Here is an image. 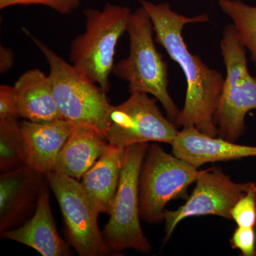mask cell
<instances>
[{
    "label": "cell",
    "instance_id": "ffe728a7",
    "mask_svg": "<svg viewBox=\"0 0 256 256\" xmlns=\"http://www.w3.org/2000/svg\"><path fill=\"white\" fill-rule=\"evenodd\" d=\"M232 220L240 227L255 228L256 226V184L252 188L235 204L232 212Z\"/></svg>",
    "mask_w": 256,
    "mask_h": 256
},
{
    "label": "cell",
    "instance_id": "ac0fdd59",
    "mask_svg": "<svg viewBox=\"0 0 256 256\" xmlns=\"http://www.w3.org/2000/svg\"><path fill=\"white\" fill-rule=\"evenodd\" d=\"M220 10L232 21L240 41L250 53L256 66V6L242 0H220Z\"/></svg>",
    "mask_w": 256,
    "mask_h": 256
},
{
    "label": "cell",
    "instance_id": "4fadbf2b",
    "mask_svg": "<svg viewBox=\"0 0 256 256\" xmlns=\"http://www.w3.org/2000/svg\"><path fill=\"white\" fill-rule=\"evenodd\" d=\"M47 181L42 188L36 210L30 220L21 226L1 233V238L9 239L32 248L43 256L72 255L68 242L60 238L50 210Z\"/></svg>",
    "mask_w": 256,
    "mask_h": 256
},
{
    "label": "cell",
    "instance_id": "30bf717a",
    "mask_svg": "<svg viewBox=\"0 0 256 256\" xmlns=\"http://www.w3.org/2000/svg\"><path fill=\"white\" fill-rule=\"evenodd\" d=\"M195 183L183 205L176 210H165L163 244L170 240L178 224L188 217L212 215L232 220V208L254 184L235 182L220 168L202 170Z\"/></svg>",
    "mask_w": 256,
    "mask_h": 256
},
{
    "label": "cell",
    "instance_id": "3957f363",
    "mask_svg": "<svg viewBox=\"0 0 256 256\" xmlns=\"http://www.w3.org/2000/svg\"><path fill=\"white\" fill-rule=\"evenodd\" d=\"M50 66L54 97L64 120L92 128L107 140L112 105L106 92L86 76L32 36Z\"/></svg>",
    "mask_w": 256,
    "mask_h": 256
},
{
    "label": "cell",
    "instance_id": "cb8c5ba5",
    "mask_svg": "<svg viewBox=\"0 0 256 256\" xmlns=\"http://www.w3.org/2000/svg\"><path fill=\"white\" fill-rule=\"evenodd\" d=\"M14 53L10 48L0 47V72L6 73L14 65Z\"/></svg>",
    "mask_w": 256,
    "mask_h": 256
},
{
    "label": "cell",
    "instance_id": "603a6c76",
    "mask_svg": "<svg viewBox=\"0 0 256 256\" xmlns=\"http://www.w3.org/2000/svg\"><path fill=\"white\" fill-rule=\"evenodd\" d=\"M20 118L14 86H0V118Z\"/></svg>",
    "mask_w": 256,
    "mask_h": 256
},
{
    "label": "cell",
    "instance_id": "8992f818",
    "mask_svg": "<svg viewBox=\"0 0 256 256\" xmlns=\"http://www.w3.org/2000/svg\"><path fill=\"white\" fill-rule=\"evenodd\" d=\"M202 170L170 154L156 144H149L138 184L141 220L149 224L164 220L165 207L172 200L188 198L190 185Z\"/></svg>",
    "mask_w": 256,
    "mask_h": 256
},
{
    "label": "cell",
    "instance_id": "8fae6325",
    "mask_svg": "<svg viewBox=\"0 0 256 256\" xmlns=\"http://www.w3.org/2000/svg\"><path fill=\"white\" fill-rule=\"evenodd\" d=\"M45 175L28 165L0 176V232L23 223L36 210Z\"/></svg>",
    "mask_w": 256,
    "mask_h": 256
},
{
    "label": "cell",
    "instance_id": "7c38bea8",
    "mask_svg": "<svg viewBox=\"0 0 256 256\" xmlns=\"http://www.w3.org/2000/svg\"><path fill=\"white\" fill-rule=\"evenodd\" d=\"M77 126L64 119L20 122L26 164L44 175L54 171L60 149Z\"/></svg>",
    "mask_w": 256,
    "mask_h": 256
},
{
    "label": "cell",
    "instance_id": "d6986e66",
    "mask_svg": "<svg viewBox=\"0 0 256 256\" xmlns=\"http://www.w3.org/2000/svg\"><path fill=\"white\" fill-rule=\"evenodd\" d=\"M26 164L20 122L16 118H0V171L8 172Z\"/></svg>",
    "mask_w": 256,
    "mask_h": 256
},
{
    "label": "cell",
    "instance_id": "5bb4252c",
    "mask_svg": "<svg viewBox=\"0 0 256 256\" xmlns=\"http://www.w3.org/2000/svg\"><path fill=\"white\" fill-rule=\"evenodd\" d=\"M172 146L173 154L198 169L208 163L256 156V146L210 137L193 127L178 131Z\"/></svg>",
    "mask_w": 256,
    "mask_h": 256
},
{
    "label": "cell",
    "instance_id": "ba28073f",
    "mask_svg": "<svg viewBox=\"0 0 256 256\" xmlns=\"http://www.w3.org/2000/svg\"><path fill=\"white\" fill-rule=\"evenodd\" d=\"M65 222L68 242L80 256H117L108 247L98 224L99 212L78 180L52 171L45 174Z\"/></svg>",
    "mask_w": 256,
    "mask_h": 256
},
{
    "label": "cell",
    "instance_id": "7a4b0ae2",
    "mask_svg": "<svg viewBox=\"0 0 256 256\" xmlns=\"http://www.w3.org/2000/svg\"><path fill=\"white\" fill-rule=\"evenodd\" d=\"M127 33L129 54L114 64L112 73L127 82L130 94L154 96L162 105L170 120L174 122L180 110L168 90V64L156 50L152 22L142 6L131 12Z\"/></svg>",
    "mask_w": 256,
    "mask_h": 256
},
{
    "label": "cell",
    "instance_id": "6da1fadb",
    "mask_svg": "<svg viewBox=\"0 0 256 256\" xmlns=\"http://www.w3.org/2000/svg\"><path fill=\"white\" fill-rule=\"evenodd\" d=\"M139 1L152 22L154 41L178 64L186 78L184 105L174 124L176 127H193L210 137H217L214 114L225 78L218 70L210 68L198 56L192 54L182 36L186 25L206 22L210 21L208 14L188 18L174 11L169 3Z\"/></svg>",
    "mask_w": 256,
    "mask_h": 256
},
{
    "label": "cell",
    "instance_id": "5b68a950",
    "mask_svg": "<svg viewBox=\"0 0 256 256\" xmlns=\"http://www.w3.org/2000/svg\"><path fill=\"white\" fill-rule=\"evenodd\" d=\"M226 76L214 114L218 137L236 142L245 132V120L256 110V77L249 72L247 50L234 25L224 28L220 42Z\"/></svg>",
    "mask_w": 256,
    "mask_h": 256
},
{
    "label": "cell",
    "instance_id": "9a60e30c",
    "mask_svg": "<svg viewBox=\"0 0 256 256\" xmlns=\"http://www.w3.org/2000/svg\"><path fill=\"white\" fill-rule=\"evenodd\" d=\"M126 148L109 144L82 176V188L99 213L110 215L118 188Z\"/></svg>",
    "mask_w": 256,
    "mask_h": 256
},
{
    "label": "cell",
    "instance_id": "52a82bcc",
    "mask_svg": "<svg viewBox=\"0 0 256 256\" xmlns=\"http://www.w3.org/2000/svg\"><path fill=\"white\" fill-rule=\"evenodd\" d=\"M149 143L126 146L118 188L114 196L110 220L102 235L106 244L117 256L127 249L150 254L152 246L143 233L139 210L140 173Z\"/></svg>",
    "mask_w": 256,
    "mask_h": 256
},
{
    "label": "cell",
    "instance_id": "9c48e42d",
    "mask_svg": "<svg viewBox=\"0 0 256 256\" xmlns=\"http://www.w3.org/2000/svg\"><path fill=\"white\" fill-rule=\"evenodd\" d=\"M156 99L148 94H132L109 114L107 141L126 148L137 143L164 142L172 144L178 131L176 124L163 116Z\"/></svg>",
    "mask_w": 256,
    "mask_h": 256
},
{
    "label": "cell",
    "instance_id": "e0dca14e",
    "mask_svg": "<svg viewBox=\"0 0 256 256\" xmlns=\"http://www.w3.org/2000/svg\"><path fill=\"white\" fill-rule=\"evenodd\" d=\"M108 146L92 128L78 124L60 152L54 170L80 182Z\"/></svg>",
    "mask_w": 256,
    "mask_h": 256
},
{
    "label": "cell",
    "instance_id": "44dd1931",
    "mask_svg": "<svg viewBox=\"0 0 256 256\" xmlns=\"http://www.w3.org/2000/svg\"><path fill=\"white\" fill-rule=\"evenodd\" d=\"M80 0H0V9L16 5H43L62 14L73 13L80 6Z\"/></svg>",
    "mask_w": 256,
    "mask_h": 256
},
{
    "label": "cell",
    "instance_id": "277c9868",
    "mask_svg": "<svg viewBox=\"0 0 256 256\" xmlns=\"http://www.w3.org/2000/svg\"><path fill=\"white\" fill-rule=\"evenodd\" d=\"M131 12L128 6L112 4L102 10H86L85 32L70 44L72 65L106 92L110 88L116 47L127 32Z\"/></svg>",
    "mask_w": 256,
    "mask_h": 256
},
{
    "label": "cell",
    "instance_id": "2e32d148",
    "mask_svg": "<svg viewBox=\"0 0 256 256\" xmlns=\"http://www.w3.org/2000/svg\"><path fill=\"white\" fill-rule=\"evenodd\" d=\"M18 116L32 122L64 119L54 97L48 76L32 69L20 76L14 85Z\"/></svg>",
    "mask_w": 256,
    "mask_h": 256
},
{
    "label": "cell",
    "instance_id": "7402d4cb",
    "mask_svg": "<svg viewBox=\"0 0 256 256\" xmlns=\"http://www.w3.org/2000/svg\"><path fill=\"white\" fill-rule=\"evenodd\" d=\"M234 249H238L242 256H256V232L255 228L240 227L234 230L230 240Z\"/></svg>",
    "mask_w": 256,
    "mask_h": 256
}]
</instances>
